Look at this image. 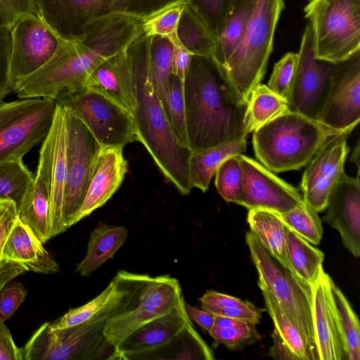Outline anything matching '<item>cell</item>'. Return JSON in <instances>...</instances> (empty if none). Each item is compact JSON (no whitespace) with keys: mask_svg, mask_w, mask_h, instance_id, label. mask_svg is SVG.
I'll use <instances>...</instances> for the list:
<instances>
[{"mask_svg":"<svg viewBox=\"0 0 360 360\" xmlns=\"http://www.w3.org/2000/svg\"><path fill=\"white\" fill-rule=\"evenodd\" d=\"M184 91L191 153L247 137L248 102L240 97L212 56H193Z\"/></svg>","mask_w":360,"mask_h":360,"instance_id":"6da1fadb","label":"cell"},{"mask_svg":"<svg viewBox=\"0 0 360 360\" xmlns=\"http://www.w3.org/2000/svg\"><path fill=\"white\" fill-rule=\"evenodd\" d=\"M142 18L141 15L112 11L90 20L79 34L60 39L46 65L50 79L68 91L84 89L89 75L98 65L143 35Z\"/></svg>","mask_w":360,"mask_h":360,"instance_id":"7a4b0ae2","label":"cell"},{"mask_svg":"<svg viewBox=\"0 0 360 360\" xmlns=\"http://www.w3.org/2000/svg\"><path fill=\"white\" fill-rule=\"evenodd\" d=\"M153 37H139L129 48L136 82L133 117L137 141L146 148L164 176L182 195L193 188L188 162L191 151L179 143L166 116L149 69Z\"/></svg>","mask_w":360,"mask_h":360,"instance_id":"3957f363","label":"cell"},{"mask_svg":"<svg viewBox=\"0 0 360 360\" xmlns=\"http://www.w3.org/2000/svg\"><path fill=\"white\" fill-rule=\"evenodd\" d=\"M341 132L288 110L254 130L252 144L262 165L278 173L306 166L328 139Z\"/></svg>","mask_w":360,"mask_h":360,"instance_id":"277c9868","label":"cell"},{"mask_svg":"<svg viewBox=\"0 0 360 360\" xmlns=\"http://www.w3.org/2000/svg\"><path fill=\"white\" fill-rule=\"evenodd\" d=\"M283 0H256L242 39L224 67L229 81L248 102L251 91L266 73Z\"/></svg>","mask_w":360,"mask_h":360,"instance_id":"5b68a950","label":"cell"},{"mask_svg":"<svg viewBox=\"0 0 360 360\" xmlns=\"http://www.w3.org/2000/svg\"><path fill=\"white\" fill-rule=\"evenodd\" d=\"M304 11L317 59L338 63L360 51V0H309Z\"/></svg>","mask_w":360,"mask_h":360,"instance_id":"8992f818","label":"cell"},{"mask_svg":"<svg viewBox=\"0 0 360 360\" xmlns=\"http://www.w3.org/2000/svg\"><path fill=\"white\" fill-rule=\"evenodd\" d=\"M246 242L257 274L264 285L300 328L319 360L312 317L311 287L281 265L250 231Z\"/></svg>","mask_w":360,"mask_h":360,"instance_id":"52a82bcc","label":"cell"},{"mask_svg":"<svg viewBox=\"0 0 360 360\" xmlns=\"http://www.w3.org/2000/svg\"><path fill=\"white\" fill-rule=\"evenodd\" d=\"M56 105V101L39 98L0 103V163L22 159L44 139Z\"/></svg>","mask_w":360,"mask_h":360,"instance_id":"ba28073f","label":"cell"},{"mask_svg":"<svg viewBox=\"0 0 360 360\" xmlns=\"http://www.w3.org/2000/svg\"><path fill=\"white\" fill-rule=\"evenodd\" d=\"M64 107L67 122V179L63 221L68 229L74 225L102 147L82 119L72 109Z\"/></svg>","mask_w":360,"mask_h":360,"instance_id":"9c48e42d","label":"cell"},{"mask_svg":"<svg viewBox=\"0 0 360 360\" xmlns=\"http://www.w3.org/2000/svg\"><path fill=\"white\" fill-rule=\"evenodd\" d=\"M56 101L72 109L84 122L101 147L137 141L133 115L106 96L92 89L66 95Z\"/></svg>","mask_w":360,"mask_h":360,"instance_id":"30bf717a","label":"cell"},{"mask_svg":"<svg viewBox=\"0 0 360 360\" xmlns=\"http://www.w3.org/2000/svg\"><path fill=\"white\" fill-rule=\"evenodd\" d=\"M297 56L289 110L318 121L337 63L316 58L310 23L305 27Z\"/></svg>","mask_w":360,"mask_h":360,"instance_id":"8fae6325","label":"cell"},{"mask_svg":"<svg viewBox=\"0 0 360 360\" xmlns=\"http://www.w3.org/2000/svg\"><path fill=\"white\" fill-rule=\"evenodd\" d=\"M56 102L51 126L43 140L37 173L43 179L49 193L51 237L64 232L63 202L67 179V122L63 105Z\"/></svg>","mask_w":360,"mask_h":360,"instance_id":"7c38bea8","label":"cell"},{"mask_svg":"<svg viewBox=\"0 0 360 360\" xmlns=\"http://www.w3.org/2000/svg\"><path fill=\"white\" fill-rule=\"evenodd\" d=\"M184 298L177 279L169 275L150 276L139 304L108 320L104 335L117 350L134 330L173 309Z\"/></svg>","mask_w":360,"mask_h":360,"instance_id":"4fadbf2b","label":"cell"},{"mask_svg":"<svg viewBox=\"0 0 360 360\" xmlns=\"http://www.w3.org/2000/svg\"><path fill=\"white\" fill-rule=\"evenodd\" d=\"M59 38L38 15L27 14L11 27L9 77L13 88L46 63L56 52Z\"/></svg>","mask_w":360,"mask_h":360,"instance_id":"5bb4252c","label":"cell"},{"mask_svg":"<svg viewBox=\"0 0 360 360\" xmlns=\"http://www.w3.org/2000/svg\"><path fill=\"white\" fill-rule=\"evenodd\" d=\"M360 120V51L336 64L318 121L341 131H352Z\"/></svg>","mask_w":360,"mask_h":360,"instance_id":"9a60e30c","label":"cell"},{"mask_svg":"<svg viewBox=\"0 0 360 360\" xmlns=\"http://www.w3.org/2000/svg\"><path fill=\"white\" fill-rule=\"evenodd\" d=\"M243 188L238 205L250 209H266L278 214L303 202L297 189L276 176L253 159L240 154Z\"/></svg>","mask_w":360,"mask_h":360,"instance_id":"2e32d148","label":"cell"},{"mask_svg":"<svg viewBox=\"0 0 360 360\" xmlns=\"http://www.w3.org/2000/svg\"><path fill=\"white\" fill-rule=\"evenodd\" d=\"M350 133L343 131L328 139L303 173L300 185L303 201L317 213L326 210L329 194L344 172Z\"/></svg>","mask_w":360,"mask_h":360,"instance_id":"e0dca14e","label":"cell"},{"mask_svg":"<svg viewBox=\"0 0 360 360\" xmlns=\"http://www.w3.org/2000/svg\"><path fill=\"white\" fill-rule=\"evenodd\" d=\"M323 220L338 230L344 246L356 257L360 255V181L345 171L332 188Z\"/></svg>","mask_w":360,"mask_h":360,"instance_id":"ac0fdd59","label":"cell"},{"mask_svg":"<svg viewBox=\"0 0 360 360\" xmlns=\"http://www.w3.org/2000/svg\"><path fill=\"white\" fill-rule=\"evenodd\" d=\"M332 279L323 271L311 286L312 317L319 360H347L331 290Z\"/></svg>","mask_w":360,"mask_h":360,"instance_id":"d6986e66","label":"cell"},{"mask_svg":"<svg viewBox=\"0 0 360 360\" xmlns=\"http://www.w3.org/2000/svg\"><path fill=\"white\" fill-rule=\"evenodd\" d=\"M116 0H36L39 17L60 39L79 34Z\"/></svg>","mask_w":360,"mask_h":360,"instance_id":"ffe728a7","label":"cell"},{"mask_svg":"<svg viewBox=\"0 0 360 360\" xmlns=\"http://www.w3.org/2000/svg\"><path fill=\"white\" fill-rule=\"evenodd\" d=\"M129 48L98 65L87 79L85 89L106 96L133 115L136 105V82Z\"/></svg>","mask_w":360,"mask_h":360,"instance_id":"44dd1931","label":"cell"},{"mask_svg":"<svg viewBox=\"0 0 360 360\" xmlns=\"http://www.w3.org/2000/svg\"><path fill=\"white\" fill-rule=\"evenodd\" d=\"M127 172L123 148L102 147L74 224L104 205L121 186Z\"/></svg>","mask_w":360,"mask_h":360,"instance_id":"7402d4cb","label":"cell"},{"mask_svg":"<svg viewBox=\"0 0 360 360\" xmlns=\"http://www.w3.org/2000/svg\"><path fill=\"white\" fill-rule=\"evenodd\" d=\"M190 323L183 298L169 312L148 322L130 334L117 349L120 359L129 360L136 354L167 344Z\"/></svg>","mask_w":360,"mask_h":360,"instance_id":"603a6c76","label":"cell"},{"mask_svg":"<svg viewBox=\"0 0 360 360\" xmlns=\"http://www.w3.org/2000/svg\"><path fill=\"white\" fill-rule=\"evenodd\" d=\"M258 285L274 326L273 345L269 349V356L280 360H316L309 342L300 328L269 290L259 283Z\"/></svg>","mask_w":360,"mask_h":360,"instance_id":"cb8c5ba5","label":"cell"},{"mask_svg":"<svg viewBox=\"0 0 360 360\" xmlns=\"http://www.w3.org/2000/svg\"><path fill=\"white\" fill-rule=\"evenodd\" d=\"M2 259L20 264L26 271L51 274L60 269L43 243L18 218L4 247Z\"/></svg>","mask_w":360,"mask_h":360,"instance_id":"d4e9b609","label":"cell"},{"mask_svg":"<svg viewBox=\"0 0 360 360\" xmlns=\"http://www.w3.org/2000/svg\"><path fill=\"white\" fill-rule=\"evenodd\" d=\"M18 218L44 244L51 238L46 186L36 172L17 207Z\"/></svg>","mask_w":360,"mask_h":360,"instance_id":"484cf974","label":"cell"},{"mask_svg":"<svg viewBox=\"0 0 360 360\" xmlns=\"http://www.w3.org/2000/svg\"><path fill=\"white\" fill-rule=\"evenodd\" d=\"M127 235L124 226L99 223L90 234L86 254L77 264L76 271L82 276H89L113 257L125 243Z\"/></svg>","mask_w":360,"mask_h":360,"instance_id":"4316f807","label":"cell"},{"mask_svg":"<svg viewBox=\"0 0 360 360\" xmlns=\"http://www.w3.org/2000/svg\"><path fill=\"white\" fill-rule=\"evenodd\" d=\"M247 221L251 231L268 252L281 265L295 274L288 255L284 224L278 214L266 209H250Z\"/></svg>","mask_w":360,"mask_h":360,"instance_id":"83f0119b","label":"cell"},{"mask_svg":"<svg viewBox=\"0 0 360 360\" xmlns=\"http://www.w3.org/2000/svg\"><path fill=\"white\" fill-rule=\"evenodd\" d=\"M246 137L192 153L188 162L191 185L202 192L209 188L210 181L221 164L229 157L245 152Z\"/></svg>","mask_w":360,"mask_h":360,"instance_id":"f1b7e54d","label":"cell"},{"mask_svg":"<svg viewBox=\"0 0 360 360\" xmlns=\"http://www.w3.org/2000/svg\"><path fill=\"white\" fill-rule=\"evenodd\" d=\"M256 0H236L217 37L212 55L223 68L238 46L254 10Z\"/></svg>","mask_w":360,"mask_h":360,"instance_id":"f546056e","label":"cell"},{"mask_svg":"<svg viewBox=\"0 0 360 360\" xmlns=\"http://www.w3.org/2000/svg\"><path fill=\"white\" fill-rule=\"evenodd\" d=\"M214 359L213 353L190 323L167 344L141 353L131 359Z\"/></svg>","mask_w":360,"mask_h":360,"instance_id":"4dcf8cb0","label":"cell"},{"mask_svg":"<svg viewBox=\"0 0 360 360\" xmlns=\"http://www.w3.org/2000/svg\"><path fill=\"white\" fill-rule=\"evenodd\" d=\"M284 229L288 255L294 272L311 287L323 270L324 255L285 224Z\"/></svg>","mask_w":360,"mask_h":360,"instance_id":"1f68e13d","label":"cell"},{"mask_svg":"<svg viewBox=\"0 0 360 360\" xmlns=\"http://www.w3.org/2000/svg\"><path fill=\"white\" fill-rule=\"evenodd\" d=\"M177 36L194 56H212L216 39L190 0L181 15Z\"/></svg>","mask_w":360,"mask_h":360,"instance_id":"d6a6232c","label":"cell"},{"mask_svg":"<svg viewBox=\"0 0 360 360\" xmlns=\"http://www.w3.org/2000/svg\"><path fill=\"white\" fill-rule=\"evenodd\" d=\"M289 110L288 102L259 84L250 92L245 117L247 134Z\"/></svg>","mask_w":360,"mask_h":360,"instance_id":"836d02e7","label":"cell"},{"mask_svg":"<svg viewBox=\"0 0 360 360\" xmlns=\"http://www.w3.org/2000/svg\"><path fill=\"white\" fill-rule=\"evenodd\" d=\"M330 290L345 345L347 360H359L360 327L359 319L347 299L333 280L330 283Z\"/></svg>","mask_w":360,"mask_h":360,"instance_id":"e575fe53","label":"cell"},{"mask_svg":"<svg viewBox=\"0 0 360 360\" xmlns=\"http://www.w3.org/2000/svg\"><path fill=\"white\" fill-rule=\"evenodd\" d=\"M162 106L178 141L189 149L186 126L184 82L172 74L169 75L165 86Z\"/></svg>","mask_w":360,"mask_h":360,"instance_id":"d590c367","label":"cell"},{"mask_svg":"<svg viewBox=\"0 0 360 360\" xmlns=\"http://www.w3.org/2000/svg\"><path fill=\"white\" fill-rule=\"evenodd\" d=\"M188 2L189 0L173 1L143 15V35L167 39L176 34L181 15Z\"/></svg>","mask_w":360,"mask_h":360,"instance_id":"8d00e7d4","label":"cell"},{"mask_svg":"<svg viewBox=\"0 0 360 360\" xmlns=\"http://www.w3.org/2000/svg\"><path fill=\"white\" fill-rule=\"evenodd\" d=\"M125 271H118L107 287L91 301L79 307L70 309L63 316L49 323L50 328H65L78 325L90 319L117 294L124 279Z\"/></svg>","mask_w":360,"mask_h":360,"instance_id":"74e56055","label":"cell"},{"mask_svg":"<svg viewBox=\"0 0 360 360\" xmlns=\"http://www.w3.org/2000/svg\"><path fill=\"white\" fill-rule=\"evenodd\" d=\"M33 177L22 158L0 163V198L11 200L18 207Z\"/></svg>","mask_w":360,"mask_h":360,"instance_id":"f35d334b","label":"cell"},{"mask_svg":"<svg viewBox=\"0 0 360 360\" xmlns=\"http://www.w3.org/2000/svg\"><path fill=\"white\" fill-rule=\"evenodd\" d=\"M284 224L310 243L318 245L323 236L321 221L318 213L304 201L297 207L278 214Z\"/></svg>","mask_w":360,"mask_h":360,"instance_id":"ab89813d","label":"cell"},{"mask_svg":"<svg viewBox=\"0 0 360 360\" xmlns=\"http://www.w3.org/2000/svg\"><path fill=\"white\" fill-rule=\"evenodd\" d=\"M172 52L173 47L168 39L152 38L149 49V69L162 105L165 86L171 75Z\"/></svg>","mask_w":360,"mask_h":360,"instance_id":"60d3db41","label":"cell"},{"mask_svg":"<svg viewBox=\"0 0 360 360\" xmlns=\"http://www.w3.org/2000/svg\"><path fill=\"white\" fill-rule=\"evenodd\" d=\"M215 174V186L223 199L238 204L243 188V172L239 155L226 158Z\"/></svg>","mask_w":360,"mask_h":360,"instance_id":"b9f144b4","label":"cell"},{"mask_svg":"<svg viewBox=\"0 0 360 360\" xmlns=\"http://www.w3.org/2000/svg\"><path fill=\"white\" fill-rule=\"evenodd\" d=\"M297 53L289 52L285 54L274 67L267 87L288 102L293 83Z\"/></svg>","mask_w":360,"mask_h":360,"instance_id":"7bdbcfd3","label":"cell"},{"mask_svg":"<svg viewBox=\"0 0 360 360\" xmlns=\"http://www.w3.org/2000/svg\"><path fill=\"white\" fill-rule=\"evenodd\" d=\"M236 0H190L196 8L216 41L229 10Z\"/></svg>","mask_w":360,"mask_h":360,"instance_id":"ee69618b","label":"cell"},{"mask_svg":"<svg viewBox=\"0 0 360 360\" xmlns=\"http://www.w3.org/2000/svg\"><path fill=\"white\" fill-rule=\"evenodd\" d=\"M255 326L248 322L233 327L214 326L210 335L216 342L229 349H236L259 338Z\"/></svg>","mask_w":360,"mask_h":360,"instance_id":"f6af8a7d","label":"cell"},{"mask_svg":"<svg viewBox=\"0 0 360 360\" xmlns=\"http://www.w3.org/2000/svg\"><path fill=\"white\" fill-rule=\"evenodd\" d=\"M27 14L39 15L36 0H0V27L11 28Z\"/></svg>","mask_w":360,"mask_h":360,"instance_id":"bcb514c9","label":"cell"},{"mask_svg":"<svg viewBox=\"0 0 360 360\" xmlns=\"http://www.w3.org/2000/svg\"><path fill=\"white\" fill-rule=\"evenodd\" d=\"M11 281L0 291V321L1 322H5L13 316L27 295V290L21 283Z\"/></svg>","mask_w":360,"mask_h":360,"instance_id":"7dc6e473","label":"cell"},{"mask_svg":"<svg viewBox=\"0 0 360 360\" xmlns=\"http://www.w3.org/2000/svg\"><path fill=\"white\" fill-rule=\"evenodd\" d=\"M11 28L0 27V103L13 88L9 77Z\"/></svg>","mask_w":360,"mask_h":360,"instance_id":"c3c4849f","label":"cell"},{"mask_svg":"<svg viewBox=\"0 0 360 360\" xmlns=\"http://www.w3.org/2000/svg\"><path fill=\"white\" fill-rule=\"evenodd\" d=\"M167 39L173 47L171 74L184 82L194 55L179 40L177 32Z\"/></svg>","mask_w":360,"mask_h":360,"instance_id":"681fc988","label":"cell"},{"mask_svg":"<svg viewBox=\"0 0 360 360\" xmlns=\"http://www.w3.org/2000/svg\"><path fill=\"white\" fill-rule=\"evenodd\" d=\"M201 307L215 315L238 319L253 325L258 323L261 318V311L251 302L242 307L221 308L204 304H201Z\"/></svg>","mask_w":360,"mask_h":360,"instance_id":"f907efd6","label":"cell"},{"mask_svg":"<svg viewBox=\"0 0 360 360\" xmlns=\"http://www.w3.org/2000/svg\"><path fill=\"white\" fill-rule=\"evenodd\" d=\"M18 219L17 206L14 201L0 198V260L4 247Z\"/></svg>","mask_w":360,"mask_h":360,"instance_id":"816d5d0a","label":"cell"},{"mask_svg":"<svg viewBox=\"0 0 360 360\" xmlns=\"http://www.w3.org/2000/svg\"><path fill=\"white\" fill-rule=\"evenodd\" d=\"M173 1L176 0H116L109 11H124L143 15Z\"/></svg>","mask_w":360,"mask_h":360,"instance_id":"f5cc1de1","label":"cell"},{"mask_svg":"<svg viewBox=\"0 0 360 360\" xmlns=\"http://www.w3.org/2000/svg\"><path fill=\"white\" fill-rule=\"evenodd\" d=\"M0 360H23L21 348L15 344L12 335L4 324L0 321Z\"/></svg>","mask_w":360,"mask_h":360,"instance_id":"db71d44e","label":"cell"},{"mask_svg":"<svg viewBox=\"0 0 360 360\" xmlns=\"http://www.w3.org/2000/svg\"><path fill=\"white\" fill-rule=\"evenodd\" d=\"M201 304H210L221 308L242 307L250 302L214 290L207 291L200 299Z\"/></svg>","mask_w":360,"mask_h":360,"instance_id":"11a10c76","label":"cell"},{"mask_svg":"<svg viewBox=\"0 0 360 360\" xmlns=\"http://www.w3.org/2000/svg\"><path fill=\"white\" fill-rule=\"evenodd\" d=\"M186 312L190 319L198 324L209 333L214 326L215 314L205 310L200 309L185 302Z\"/></svg>","mask_w":360,"mask_h":360,"instance_id":"9f6ffc18","label":"cell"},{"mask_svg":"<svg viewBox=\"0 0 360 360\" xmlns=\"http://www.w3.org/2000/svg\"><path fill=\"white\" fill-rule=\"evenodd\" d=\"M25 271L20 264L1 259L0 260V291L8 282Z\"/></svg>","mask_w":360,"mask_h":360,"instance_id":"6f0895ef","label":"cell"},{"mask_svg":"<svg viewBox=\"0 0 360 360\" xmlns=\"http://www.w3.org/2000/svg\"><path fill=\"white\" fill-rule=\"evenodd\" d=\"M244 323L246 322L227 316L215 315L214 317V326L219 327H233L241 325Z\"/></svg>","mask_w":360,"mask_h":360,"instance_id":"680465c9","label":"cell"},{"mask_svg":"<svg viewBox=\"0 0 360 360\" xmlns=\"http://www.w3.org/2000/svg\"><path fill=\"white\" fill-rule=\"evenodd\" d=\"M359 141H358L351 156V161L353 162L357 167V174H359Z\"/></svg>","mask_w":360,"mask_h":360,"instance_id":"91938a15","label":"cell"}]
</instances>
